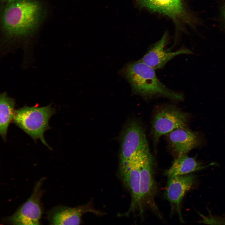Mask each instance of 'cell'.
Returning <instances> with one entry per match:
<instances>
[{"label":"cell","instance_id":"cell-10","mask_svg":"<svg viewBox=\"0 0 225 225\" xmlns=\"http://www.w3.org/2000/svg\"><path fill=\"white\" fill-rule=\"evenodd\" d=\"M140 7L166 15L176 24L188 23V15L183 0H136Z\"/></svg>","mask_w":225,"mask_h":225},{"label":"cell","instance_id":"cell-8","mask_svg":"<svg viewBox=\"0 0 225 225\" xmlns=\"http://www.w3.org/2000/svg\"><path fill=\"white\" fill-rule=\"evenodd\" d=\"M153 159L152 155L145 159L141 164L140 194L142 211L144 207L149 208L161 218L155 201L156 187L153 175Z\"/></svg>","mask_w":225,"mask_h":225},{"label":"cell","instance_id":"cell-7","mask_svg":"<svg viewBox=\"0 0 225 225\" xmlns=\"http://www.w3.org/2000/svg\"><path fill=\"white\" fill-rule=\"evenodd\" d=\"M42 180L37 183L30 197L12 215L7 218L6 222L13 225L39 224L42 214L40 200Z\"/></svg>","mask_w":225,"mask_h":225},{"label":"cell","instance_id":"cell-5","mask_svg":"<svg viewBox=\"0 0 225 225\" xmlns=\"http://www.w3.org/2000/svg\"><path fill=\"white\" fill-rule=\"evenodd\" d=\"M189 115L176 106L164 105L158 107L153 116L151 131L155 147L160 138L174 130L187 127Z\"/></svg>","mask_w":225,"mask_h":225},{"label":"cell","instance_id":"cell-12","mask_svg":"<svg viewBox=\"0 0 225 225\" xmlns=\"http://www.w3.org/2000/svg\"><path fill=\"white\" fill-rule=\"evenodd\" d=\"M166 135L168 146L177 157L187 154L200 143L198 135L187 127L176 129Z\"/></svg>","mask_w":225,"mask_h":225},{"label":"cell","instance_id":"cell-4","mask_svg":"<svg viewBox=\"0 0 225 225\" xmlns=\"http://www.w3.org/2000/svg\"><path fill=\"white\" fill-rule=\"evenodd\" d=\"M120 142V164L152 154L144 129L137 121L132 120L126 125L122 132Z\"/></svg>","mask_w":225,"mask_h":225},{"label":"cell","instance_id":"cell-1","mask_svg":"<svg viewBox=\"0 0 225 225\" xmlns=\"http://www.w3.org/2000/svg\"><path fill=\"white\" fill-rule=\"evenodd\" d=\"M154 70L140 60L127 63L119 73L129 82L132 92L145 99L162 97L173 101L183 100L182 93L166 87L158 79Z\"/></svg>","mask_w":225,"mask_h":225},{"label":"cell","instance_id":"cell-3","mask_svg":"<svg viewBox=\"0 0 225 225\" xmlns=\"http://www.w3.org/2000/svg\"><path fill=\"white\" fill-rule=\"evenodd\" d=\"M55 112L50 105L41 107L26 106L15 110L13 122L34 140L39 139L49 149L43 136L50 129L48 121Z\"/></svg>","mask_w":225,"mask_h":225},{"label":"cell","instance_id":"cell-11","mask_svg":"<svg viewBox=\"0 0 225 225\" xmlns=\"http://www.w3.org/2000/svg\"><path fill=\"white\" fill-rule=\"evenodd\" d=\"M168 178L165 196L170 203L172 210L177 212L181 221H183L181 212L182 201L186 193L191 188L195 176L190 173Z\"/></svg>","mask_w":225,"mask_h":225},{"label":"cell","instance_id":"cell-2","mask_svg":"<svg viewBox=\"0 0 225 225\" xmlns=\"http://www.w3.org/2000/svg\"><path fill=\"white\" fill-rule=\"evenodd\" d=\"M42 7L37 0H8L2 16V25L10 36H25L37 27Z\"/></svg>","mask_w":225,"mask_h":225},{"label":"cell","instance_id":"cell-14","mask_svg":"<svg viewBox=\"0 0 225 225\" xmlns=\"http://www.w3.org/2000/svg\"><path fill=\"white\" fill-rule=\"evenodd\" d=\"M208 165L202 166L194 158L187 154L177 157L170 167L165 172L168 178L190 174L204 169Z\"/></svg>","mask_w":225,"mask_h":225},{"label":"cell","instance_id":"cell-13","mask_svg":"<svg viewBox=\"0 0 225 225\" xmlns=\"http://www.w3.org/2000/svg\"><path fill=\"white\" fill-rule=\"evenodd\" d=\"M92 210L86 205L75 208L58 206L48 212V219L52 225H79L83 214Z\"/></svg>","mask_w":225,"mask_h":225},{"label":"cell","instance_id":"cell-6","mask_svg":"<svg viewBox=\"0 0 225 225\" xmlns=\"http://www.w3.org/2000/svg\"><path fill=\"white\" fill-rule=\"evenodd\" d=\"M148 157L133 159L120 164L121 177L123 183L129 190L131 197L130 206L124 213L125 216H128L137 209L140 214L142 213L140 203V169L142 161Z\"/></svg>","mask_w":225,"mask_h":225},{"label":"cell","instance_id":"cell-9","mask_svg":"<svg viewBox=\"0 0 225 225\" xmlns=\"http://www.w3.org/2000/svg\"><path fill=\"white\" fill-rule=\"evenodd\" d=\"M168 40V35L165 33L160 40L151 46L140 60L155 69L163 68L169 61L179 55L196 54L186 48H182L173 52L166 50Z\"/></svg>","mask_w":225,"mask_h":225},{"label":"cell","instance_id":"cell-16","mask_svg":"<svg viewBox=\"0 0 225 225\" xmlns=\"http://www.w3.org/2000/svg\"><path fill=\"white\" fill-rule=\"evenodd\" d=\"M223 15L224 20L225 21V4L224 5L223 11Z\"/></svg>","mask_w":225,"mask_h":225},{"label":"cell","instance_id":"cell-15","mask_svg":"<svg viewBox=\"0 0 225 225\" xmlns=\"http://www.w3.org/2000/svg\"><path fill=\"white\" fill-rule=\"evenodd\" d=\"M14 99L8 97L6 92L0 96V134L5 141L8 126L13 120L15 110Z\"/></svg>","mask_w":225,"mask_h":225}]
</instances>
